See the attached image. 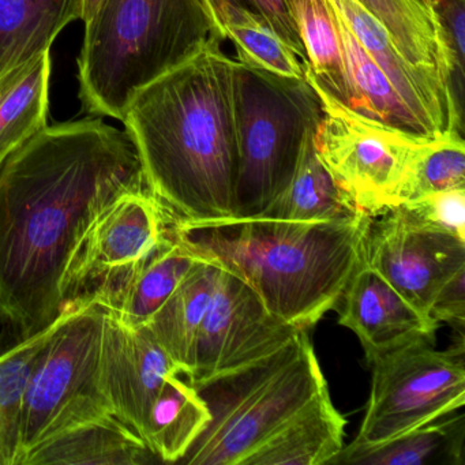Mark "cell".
Returning a JSON list of instances; mask_svg holds the SVG:
<instances>
[{
  "mask_svg": "<svg viewBox=\"0 0 465 465\" xmlns=\"http://www.w3.org/2000/svg\"><path fill=\"white\" fill-rule=\"evenodd\" d=\"M138 187L146 186L129 135L94 116L47 126L0 163V325L15 342L64 312L78 238Z\"/></svg>",
  "mask_w": 465,
  "mask_h": 465,
  "instance_id": "6da1fadb",
  "label": "cell"
},
{
  "mask_svg": "<svg viewBox=\"0 0 465 465\" xmlns=\"http://www.w3.org/2000/svg\"><path fill=\"white\" fill-rule=\"evenodd\" d=\"M203 45L133 96L121 122L146 189L179 222L232 217L236 59Z\"/></svg>",
  "mask_w": 465,
  "mask_h": 465,
  "instance_id": "7a4b0ae2",
  "label": "cell"
},
{
  "mask_svg": "<svg viewBox=\"0 0 465 465\" xmlns=\"http://www.w3.org/2000/svg\"><path fill=\"white\" fill-rule=\"evenodd\" d=\"M371 219L364 213L314 223L173 219V227L195 254L244 280L272 314L309 331L334 309L363 265Z\"/></svg>",
  "mask_w": 465,
  "mask_h": 465,
  "instance_id": "3957f363",
  "label": "cell"
},
{
  "mask_svg": "<svg viewBox=\"0 0 465 465\" xmlns=\"http://www.w3.org/2000/svg\"><path fill=\"white\" fill-rule=\"evenodd\" d=\"M78 58L83 110L121 121L143 86L211 40L224 42L205 0H100Z\"/></svg>",
  "mask_w": 465,
  "mask_h": 465,
  "instance_id": "277c9868",
  "label": "cell"
},
{
  "mask_svg": "<svg viewBox=\"0 0 465 465\" xmlns=\"http://www.w3.org/2000/svg\"><path fill=\"white\" fill-rule=\"evenodd\" d=\"M194 388L211 420L179 461L186 465H249L277 432L329 393L307 331L265 358Z\"/></svg>",
  "mask_w": 465,
  "mask_h": 465,
  "instance_id": "5b68a950",
  "label": "cell"
},
{
  "mask_svg": "<svg viewBox=\"0 0 465 465\" xmlns=\"http://www.w3.org/2000/svg\"><path fill=\"white\" fill-rule=\"evenodd\" d=\"M233 102L238 164L230 219H252L290 183L322 108L307 77L274 74L238 61Z\"/></svg>",
  "mask_w": 465,
  "mask_h": 465,
  "instance_id": "8992f818",
  "label": "cell"
},
{
  "mask_svg": "<svg viewBox=\"0 0 465 465\" xmlns=\"http://www.w3.org/2000/svg\"><path fill=\"white\" fill-rule=\"evenodd\" d=\"M103 323L104 310L89 296L66 304L26 391L20 465L42 443L115 416L99 377Z\"/></svg>",
  "mask_w": 465,
  "mask_h": 465,
  "instance_id": "52a82bcc",
  "label": "cell"
},
{
  "mask_svg": "<svg viewBox=\"0 0 465 465\" xmlns=\"http://www.w3.org/2000/svg\"><path fill=\"white\" fill-rule=\"evenodd\" d=\"M307 80L322 108L315 148L340 189L370 217L401 205L402 189L430 137L363 115Z\"/></svg>",
  "mask_w": 465,
  "mask_h": 465,
  "instance_id": "ba28073f",
  "label": "cell"
},
{
  "mask_svg": "<svg viewBox=\"0 0 465 465\" xmlns=\"http://www.w3.org/2000/svg\"><path fill=\"white\" fill-rule=\"evenodd\" d=\"M464 339L446 351L418 339L370 361L371 391L353 445L374 446L465 404Z\"/></svg>",
  "mask_w": 465,
  "mask_h": 465,
  "instance_id": "9c48e42d",
  "label": "cell"
},
{
  "mask_svg": "<svg viewBox=\"0 0 465 465\" xmlns=\"http://www.w3.org/2000/svg\"><path fill=\"white\" fill-rule=\"evenodd\" d=\"M299 331L272 314L244 280L220 266L186 377L200 385L235 371L279 350Z\"/></svg>",
  "mask_w": 465,
  "mask_h": 465,
  "instance_id": "30bf717a",
  "label": "cell"
},
{
  "mask_svg": "<svg viewBox=\"0 0 465 465\" xmlns=\"http://www.w3.org/2000/svg\"><path fill=\"white\" fill-rule=\"evenodd\" d=\"M370 223L364 263L430 317L440 288L465 268V242L430 227L401 206Z\"/></svg>",
  "mask_w": 465,
  "mask_h": 465,
  "instance_id": "8fae6325",
  "label": "cell"
},
{
  "mask_svg": "<svg viewBox=\"0 0 465 465\" xmlns=\"http://www.w3.org/2000/svg\"><path fill=\"white\" fill-rule=\"evenodd\" d=\"M168 211L146 187L116 195L86 225L64 273L66 304L148 254L167 233Z\"/></svg>",
  "mask_w": 465,
  "mask_h": 465,
  "instance_id": "7c38bea8",
  "label": "cell"
},
{
  "mask_svg": "<svg viewBox=\"0 0 465 465\" xmlns=\"http://www.w3.org/2000/svg\"><path fill=\"white\" fill-rule=\"evenodd\" d=\"M178 371L181 367L163 350L148 326L124 325L104 312L100 383L114 415L143 442L152 405L165 380Z\"/></svg>",
  "mask_w": 465,
  "mask_h": 465,
  "instance_id": "4fadbf2b",
  "label": "cell"
},
{
  "mask_svg": "<svg viewBox=\"0 0 465 465\" xmlns=\"http://www.w3.org/2000/svg\"><path fill=\"white\" fill-rule=\"evenodd\" d=\"M344 21L359 45L378 64L420 124L426 137L461 133L462 110L448 84L411 64L391 40L382 24L358 0H326Z\"/></svg>",
  "mask_w": 465,
  "mask_h": 465,
  "instance_id": "5bb4252c",
  "label": "cell"
},
{
  "mask_svg": "<svg viewBox=\"0 0 465 465\" xmlns=\"http://www.w3.org/2000/svg\"><path fill=\"white\" fill-rule=\"evenodd\" d=\"M334 309L340 325L358 336L369 363L413 340H435L438 323L366 263L351 277Z\"/></svg>",
  "mask_w": 465,
  "mask_h": 465,
  "instance_id": "9a60e30c",
  "label": "cell"
},
{
  "mask_svg": "<svg viewBox=\"0 0 465 465\" xmlns=\"http://www.w3.org/2000/svg\"><path fill=\"white\" fill-rule=\"evenodd\" d=\"M200 258L176 232L173 222L148 254L105 277L85 296L124 325H146Z\"/></svg>",
  "mask_w": 465,
  "mask_h": 465,
  "instance_id": "2e32d148",
  "label": "cell"
},
{
  "mask_svg": "<svg viewBox=\"0 0 465 465\" xmlns=\"http://www.w3.org/2000/svg\"><path fill=\"white\" fill-rule=\"evenodd\" d=\"M382 24L400 53L415 66L453 85L454 64L435 0H358ZM453 91V89H451Z\"/></svg>",
  "mask_w": 465,
  "mask_h": 465,
  "instance_id": "e0dca14e",
  "label": "cell"
},
{
  "mask_svg": "<svg viewBox=\"0 0 465 465\" xmlns=\"http://www.w3.org/2000/svg\"><path fill=\"white\" fill-rule=\"evenodd\" d=\"M160 461L118 418L84 424L26 454L21 465H146Z\"/></svg>",
  "mask_w": 465,
  "mask_h": 465,
  "instance_id": "ac0fdd59",
  "label": "cell"
},
{
  "mask_svg": "<svg viewBox=\"0 0 465 465\" xmlns=\"http://www.w3.org/2000/svg\"><path fill=\"white\" fill-rule=\"evenodd\" d=\"M465 419L459 411L374 446H342L329 465H461Z\"/></svg>",
  "mask_w": 465,
  "mask_h": 465,
  "instance_id": "d6986e66",
  "label": "cell"
},
{
  "mask_svg": "<svg viewBox=\"0 0 465 465\" xmlns=\"http://www.w3.org/2000/svg\"><path fill=\"white\" fill-rule=\"evenodd\" d=\"M83 17V0H0V80L51 51L62 31Z\"/></svg>",
  "mask_w": 465,
  "mask_h": 465,
  "instance_id": "ffe728a7",
  "label": "cell"
},
{
  "mask_svg": "<svg viewBox=\"0 0 465 465\" xmlns=\"http://www.w3.org/2000/svg\"><path fill=\"white\" fill-rule=\"evenodd\" d=\"M315 129L310 130L304 138L298 165L290 183L257 217L314 223L348 219L363 213L355 208L350 198L340 189L318 156L314 141Z\"/></svg>",
  "mask_w": 465,
  "mask_h": 465,
  "instance_id": "44dd1931",
  "label": "cell"
},
{
  "mask_svg": "<svg viewBox=\"0 0 465 465\" xmlns=\"http://www.w3.org/2000/svg\"><path fill=\"white\" fill-rule=\"evenodd\" d=\"M219 273V263L201 257L146 323L184 375L192 369L195 339L211 304Z\"/></svg>",
  "mask_w": 465,
  "mask_h": 465,
  "instance_id": "7402d4cb",
  "label": "cell"
},
{
  "mask_svg": "<svg viewBox=\"0 0 465 465\" xmlns=\"http://www.w3.org/2000/svg\"><path fill=\"white\" fill-rule=\"evenodd\" d=\"M51 72L45 51L0 80V162L48 126Z\"/></svg>",
  "mask_w": 465,
  "mask_h": 465,
  "instance_id": "603a6c76",
  "label": "cell"
},
{
  "mask_svg": "<svg viewBox=\"0 0 465 465\" xmlns=\"http://www.w3.org/2000/svg\"><path fill=\"white\" fill-rule=\"evenodd\" d=\"M345 426L347 419L331 394H323L268 440L249 465L329 464L344 446Z\"/></svg>",
  "mask_w": 465,
  "mask_h": 465,
  "instance_id": "cb8c5ba5",
  "label": "cell"
},
{
  "mask_svg": "<svg viewBox=\"0 0 465 465\" xmlns=\"http://www.w3.org/2000/svg\"><path fill=\"white\" fill-rule=\"evenodd\" d=\"M217 31L236 50V61L274 74L306 78L307 66L247 0H205Z\"/></svg>",
  "mask_w": 465,
  "mask_h": 465,
  "instance_id": "d4e9b609",
  "label": "cell"
},
{
  "mask_svg": "<svg viewBox=\"0 0 465 465\" xmlns=\"http://www.w3.org/2000/svg\"><path fill=\"white\" fill-rule=\"evenodd\" d=\"M211 420L205 400L182 371L163 383L146 427L145 443L162 462H179Z\"/></svg>",
  "mask_w": 465,
  "mask_h": 465,
  "instance_id": "484cf974",
  "label": "cell"
},
{
  "mask_svg": "<svg viewBox=\"0 0 465 465\" xmlns=\"http://www.w3.org/2000/svg\"><path fill=\"white\" fill-rule=\"evenodd\" d=\"M64 310L39 333L0 352V465H20L26 391L43 350L64 320Z\"/></svg>",
  "mask_w": 465,
  "mask_h": 465,
  "instance_id": "4316f807",
  "label": "cell"
},
{
  "mask_svg": "<svg viewBox=\"0 0 465 465\" xmlns=\"http://www.w3.org/2000/svg\"><path fill=\"white\" fill-rule=\"evenodd\" d=\"M331 6V5H329ZM344 55L348 83V104L352 110L383 124L424 135L420 124L410 113L385 73L370 58L352 32L331 9ZM426 137V135H424Z\"/></svg>",
  "mask_w": 465,
  "mask_h": 465,
  "instance_id": "83f0119b",
  "label": "cell"
},
{
  "mask_svg": "<svg viewBox=\"0 0 465 465\" xmlns=\"http://www.w3.org/2000/svg\"><path fill=\"white\" fill-rule=\"evenodd\" d=\"M288 10L306 55L307 75L348 104L341 40L326 0H287Z\"/></svg>",
  "mask_w": 465,
  "mask_h": 465,
  "instance_id": "f1b7e54d",
  "label": "cell"
},
{
  "mask_svg": "<svg viewBox=\"0 0 465 465\" xmlns=\"http://www.w3.org/2000/svg\"><path fill=\"white\" fill-rule=\"evenodd\" d=\"M465 186V143L461 133L430 138L413 163L401 193V205L413 198Z\"/></svg>",
  "mask_w": 465,
  "mask_h": 465,
  "instance_id": "f546056e",
  "label": "cell"
},
{
  "mask_svg": "<svg viewBox=\"0 0 465 465\" xmlns=\"http://www.w3.org/2000/svg\"><path fill=\"white\" fill-rule=\"evenodd\" d=\"M400 206L419 222L465 242V186L430 193Z\"/></svg>",
  "mask_w": 465,
  "mask_h": 465,
  "instance_id": "4dcf8cb0",
  "label": "cell"
},
{
  "mask_svg": "<svg viewBox=\"0 0 465 465\" xmlns=\"http://www.w3.org/2000/svg\"><path fill=\"white\" fill-rule=\"evenodd\" d=\"M435 5L453 59V94L464 108L465 0H435Z\"/></svg>",
  "mask_w": 465,
  "mask_h": 465,
  "instance_id": "1f68e13d",
  "label": "cell"
},
{
  "mask_svg": "<svg viewBox=\"0 0 465 465\" xmlns=\"http://www.w3.org/2000/svg\"><path fill=\"white\" fill-rule=\"evenodd\" d=\"M430 318L445 322L464 331L465 325V268L454 273L435 295Z\"/></svg>",
  "mask_w": 465,
  "mask_h": 465,
  "instance_id": "d6a6232c",
  "label": "cell"
},
{
  "mask_svg": "<svg viewBox=\"0 0 465 465\" xmlns=\"http://www.w3.org/2000/svg\"><path fill=\"white\" fill-rule=\"evenodd\" d=\"M274 34L306 64L303 45L288 10L287 0H247Z\"/></svg>",
  "mask_w": 465,
  "mask_h": 465,
  "instance_id": "836d02e7",
  "label": "cell"
},
{
  "mask_svg": "<svg viewBox=\"0 0 465 465\" xmlns=\"http://www.w3.org/2000/svg\"><path fill=\"white\" fill-rule=\"evenodd\" d=\"M100 0H83V17H81L83 23H85V21L91 17L92 13L94 12Z\"/></svg>",
  "mask_w": 465,
  "mask_h": 465,
  "instance_id": "e575fe53",
  "label": "cell"
},
{
  "mask_svg": "<svg viewBox=\"0 0 465 465\" xmlns=\"http://www.w3.org/2000/svg\"><path fill=\"white\" fill-rule=\"evenodd\" d=\"M2 162H4V160H2ZM2 162H0V163H2Z\"/></svg>",
  "mask_w": 465,
  "mask_h": 465,
  "instance_id": "d590c367",
  "label": "cell"
}]
</instances>
